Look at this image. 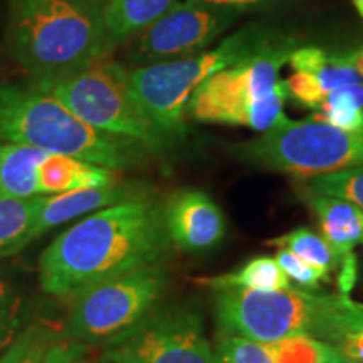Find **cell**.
<instances>
[{
	"mask_svg": "<svg viewBox=\"0 0 363 363\" xmlns=\"http://www.w3.org/2000/svg\"><path fill=\"white\" fill-rule=\"evenodd\" d=\"M163 203L136 199L86 216L39 257L44 293L72 301L91 286L165 262L172 249Z\"/></svg>",
	"mask_w": 363,
	"mask_h": 363,
	"instance_id": "obj_1",
	"label": "cell"
},
{
	"mask_svg": "<svg viewBox=\"0 0 363 363\" xmlns=\"http://www.w3.org/2000/svg\"><path fill=\"white\" fill-rule=\"evenodd\" d=\"M103 6L91 0H9L7 51L30 83H52L110 56Z\"/></svg>",
	"mask_w": 363,
	"mask_h": 363,
	"instance_id": "obj_2",
	"label": "cell"
},
{
	"mask_svg": "<svg viewBox=\"0 0 363 363\" xmlns=\"http://www.w3.org/2000/svg\"><path fill=\"white\" fill-rule=\"evenodd\" d=\"M214 316L220 335L259 342L306 337L338 345L363 328V303L343 293L289 286L279 291L219 289Z\"/></svg>",
	"mask_w": 363,
	"mask_h": 363,
	"instance_id": "obj_3",
	"label": "cell"
},
{
	"mask_svg": "<svg viewBox=\"0 0 363 363\" xmlns=\"http://www.w3.org/2000/svg\"><path fill=\"white\" fill-rule=\"evenodd\" d=\"M0 142L79 158L111 170L143 165L150 150L136 140L104 133L34 83L0 84Z\"/></svg>",
	"mask_w": 363,
	"mask_h": 363,
	"instance_id": "obj_4",
	"label": "cell"
},
{
	"mask_svg": "<svg viewBox=\"0 0 363 363\" xmlns=\"http://www.w3.org/2000/svg\"><path fill=\"white\" fill-rule=\"evenodd\" d=\"M299 43L286 34L256 56L216 72L194 91L185 115L201 123L246 126L259 133L284 123L289 120L284 113L288 88L279 69Z\"/></svg>",
	"mask_w": 363,
	"mask_h": 363,
	"instance_id": "obj_5",
	"label": "cell"
},
{
	"mask_svg": "<svg viewBox=\"0 0 363 363\" xmlns=\"http://www.w3.org/2000/svg\"><path fill=\"white\" fill-rule=\"evenodd\" d=\"M286 35L267 24H247L195 56L128 67L136 96L155 125L169 138L185 131V110L194 91L216 72L264 51Z\"/></svg>",
	"mask_w": 363,
	"mask_h": 363,
	"instance_id": "obj_6",
	"label": "cell"
},
{
	"mask_svg": "<svg viewBox=\"0 0 363 363\" xmlns=\"http://www.w3.org/2000/svg\"><path fill=\"white\" fill-rule=\"evenodd\" d=\"M34 84L99 131L136 140L152 153H160L169 143L136 96L128 67L120 62L103 61L67 78Z\"/></svg>",
	"mask_w": 363,
	"mask_h": 363,
	"instance_id": "obj_7",
	"label": "cell"
},
{
	"mask_svg": "<svg viewBox=\"0 0 363 363\" xmlns=\"http://www.w3.org/2000/svg\"><path fill=\"white\" fill-rule=\"evenodd\" d=\"M233 153L240 162L301 179L363 165V131H345L315 118L286 120Z\"/></svg>",
	"mask_w": 363,
	"mask_h": 363,
	"instance_id": "obj_8",
	"label": "cell"
},
{
	"mask_svg": "<svg viewBox=\"0 0 363 363\" xmlns=\"http://www.w3.org/2000/svg\"><path fill=\"white\" fill-rule=\"evenodd\" d=\"M170 284L163 264L130 271L91 286L71 303L62 337L84 347H106L138 325Z\"/></svg>",
	"mask_w": 363,
	"mask_h": 363,
	"instance_id": "obj_9",
	"label": "cell"
},
{
	"mask_svg": "<svg viewBox=\"0 0 363 363\" xmlns=\"http://www.w3.org/2000/svg\"><path fill=\"white\" fill-rule=\"evenodd\" d=\"M99 358L111 363H214L201 311L192 305H157Z\"/></svg>",
	"mask_w": 363,
	"mask_h": 363,
	"instance_id": "obj_10",
	"label": "cell"
},
{
	"mask_svg": "<svg viewBox=\"0 0 363 363\" xmlns=\"http://www.w3.org/2000/svg\"><path fill=\"white\" fill-rule=\"evenodd\" d=\"M246 13L249 11L242 7L179 0L148 29L123 45V56L135 67L195 56Z\"/></svg>",
	"mask_w": 363,
	"mask_h": 363,
	"instance_id": "obj_11",
	"label": "cell"
},
{
	"mask_svg": "<svg viewBox=\"0 0 363 363\" xmlns=\"http://www.w3.org/2000/svg\"><path fill=\"white\" fill-rule=\"evenodd\" d=\"M163 220L170 240L182 251H206L225 234L220 207L197 189L177 190L163 202Z\"/></svg>",
	"mask_w": 363,
	"mask_h": 363,
	"instance_id": "obj_12",
	"label": "cell"
},
{
	"mask_svg": "<svg viewBox=\"0 0 363 363\" xmlns=\"http://www.w3.org/2000/svg\"><path fill=\"white\" fill-rule=\"evenodd\" d=\"M305 201L315 212L321 235L340 257L337 272L340 293L350 294L357 283L355 247L362 242L363 208L326 195H305Z\"/></svg>",
	"mask_w": 363,
	"mask_h": 363,
	"instance_id": "obj_13",
	"label": "cell"
},
{
	"mask_svg": "<svg viewBox=\"0 0 363 363\" xmlns=\"http://www.w3.org/2000/svg\"><path fill=\"white\" fill-rule=\"evenodd\" d=\"M148 197V192L143 187H136L133 184L118 182L115 185L98 189L74 190V192L45 195L44 206L40 208L33 229V240L54 229V227L66 224L76 217L93 214L116 203L136 201V199Z\"/></svg>",
	"mask_w": 363,
	"mask_h": 363,
	"instance_id": "obj_14",
	"label": "cell"
},
{
	"mask_svg": "<svg viewBox=\"0 0 363 363\" xmlns=\"http://www.w3.org/2000/svg\"><path fill=\"white\" fill-rule=\"evenodd\" d=\"M288 65L293 71L310 74L325 96L331 91L363 83V48L343 54H328L315 45H299Z\"/></svg>",
	"mask_w": 363,
	"mask_h": 363,
	"instance_id": "obj_15",
	"label": "cell"
},
{
	"mask_svg": "<svg viewBox=\"0 0 363 363\" xmlns=\"http://www.w3.org/2000/svg\"><path fill=\"white\" fill-rule=\"evenodd\" d=\"M120 182L115 170L79 158L51 155L44 158L38 169V194L56 195L74 190L98 189Z\"/></svg>",
	"mask_w": 363,
	"mask_h": 363,
	"instance_id": "obj_16",
	"label": "cell"
},
{
	"mask_svg": "<svg viewBox=\"0 0 363 363\" xmlns=\"http://www.w3.org/2000/svg\"><path fill=\"white\" fill-rule=\"evenodd\" d=\"M177 2L179 0H108L103 21L110 51L123 48Z\"/></svg>",
	"mask_w": 363,
	"mask_h": 363,
	"instance_id": "obj_17",
	"label": "cell"
},
{
	"mask_svg": "<svg viewBox=\"0 0 363 363\" xmlns=\"http://www.w3.org/2000/svg\"><path fill=\"white\" fill-rule=\"evenodd\" d=\"M49 153L26 145L0 142V195L33 197L38 194V169Z\"/></svg>",
	"mask_w": 363,
	"mask_h": 363,
	"instance_id": "obj_18",
	"label": "cell"
},
{
	"mask_svg": "<svg viewBox=\"0 0 363 363\" xmlns=\"http://www.w3.org/2000/svg\"><path fill=\"white\" fill-rule=\"evenodd\" d=\"M44 201L45 195L26 199L0 195V259L16 256L33 242V229Z\"/></svg>",
	"mask_w": 363,
	"mask_h": 363,
	"instance_id": "obj_19",
	"label": "cell"
},
{
	"mask_svg": "<svg viewBox=\"0 0 363 363\" xmlns=\"http://www.w3.org/2000/svg\"><path fill=\"white\" fill-rule=\"evenodd\" d=\"M199 283L207 288L219 289H254V291H279L291 286L286 272L274 257H254L238 271L220 276L201 278Z\"/></svg>",
	"mask_w": 363,
	"mask_h": 363,
	"instance_id": "obj_20",
	"label": "cell"
},
{
	"mask_svg": "<svg viewBox=\"0 0 363 363\" xmlns=\"http://www.w3.org/2000/svg\"><path fill=\"white\" fill-rule=\"evenodd\" d=\"M266 244L278 249H288V251L296 254L308 264L323 272L328 281L331 279L333 272H338V254L331 249L323 235L313 233L311 229H306V227H298V229L289 230L288 234L267 240Z\"/></svg>",
	"mask_w": 363,
	"mask_h": 363,
	"instance_id": "obj_21",
	"label": "cell"
},
{
	"mask_svg": "<svg viewBox=\"0 0 363 363\" xmlns=\"http://www.w3.org/2000/svg\"><path fill=\"white\" fill-rule=\"evenodd\" d=\"M62 333L48 323H30L0 353V363H44Z\"/></svg>",
	"mask_w": 363,
	"mask_h": 363,
	"instance_id": "obj_22",
	"label": "cell"
},
{
	"mask_svg": "<svg viewBox=\"0 0 363 363\" xmlns=\"http://www.w3.org/2000/svg\"><path fill=\"white\" fill-rule=\"evenodd\" d=\"M298 187L305 195H326V197L343 199L363 208V165L303 179Z\"/></svg>",
	"mask_w": 363,
	"mask_h": 363,
	"instance_id": "obj_23",
	"label": "cell"
},
{
	"mask_svg": "<svg viewBox=\"0 0 363 363\" xmlns=\"http://www.w3.org/2000/svg\"><path fill=\"white\" fill-rule=\"evenodd\" d=\"M212 348L214 363H278L274 342L217 333Z\"/></svg>",
	"mask_w": 363,
	"mask_h": 363,
	"instance_id": "obj_24",
	"label": "cell"
},
{
	"mask_svg": "<svg viewBox=\"0 0 363 363\" xmlns=\"http://www.w3.org/2000/svg\"><path fill=\"white\" fill-rule=\"evenodd\" d=\"M26 299L17 284L0 267V353L26 328Z\"/></svg>",
	"mask_w": 363,
	"mask_h": 363,
	"instance_id": "obj_25",
	"label": "cell"
},
{
	"mask_svg": "<svg viewBox=\"0 0 363 363\" xmlns=\"http://www.w3.org/2000/svg\"><path fill=\"white\" fill-rule=\"evenodd\" d=\"M274 259L278 261V264L286 272L289 281L298 283L299 288L303 289L316 291V289H320L321 281H328L323 272L308 264L306 261H303L301 257H298L296 254L288 251V249H278Z\"/></svg>",
	"mask_w": 363,
	"mask_h": 363,
	"instance_id": "obj_26",
	"label": "cell"
},
{
	"mask_svg": "<svg viewBox=\"0 0 363 363\" xmlns=\"http://www.w3.org/2000/svg\"><path fill=\"white\" fill-rule=\"evenodd\" d=\"M44 363H88V347L62 337L52 345Z\"/></svg>",
	"mask_w": 363,
	"mask_h": 363,
	"instance_id": "obj_27",
	"label": "cell"
},
{
	"mask_svg": "<svg viewBox=\"0 0 363 363\" xmlns=\"http://www.w3.org/2000/svg\"><path fill=\"white\" fill-rule=\"evenodd\" d=\"M335 347L343 357L345 363H363V328L347 335Z\"/></svg>",
	"mask_w": 363,
	"mask_h": 363,
	"instance_id": "obj_28",
	"label": "cell"
},
{
	"mask_svg": "<svg viewBox=\"0 0 363 363\" xmlns=\"http://www.w3.org/2000/svg\"><path fill=\"white\" fill-rule=\"evenodd\" d=\"M321 101H331V103H343L348 106L360 108L363 110V83L355 86H347V88L331 91Z\"/></svg>",
	"mask_w": 363,
	"mask_h": 363,
	"instance_id": "obj_29",
	"label": "cell"
},
{
	"mask_svg": "<svg viewBox=\"0 0 363 363\" xmlns=\"http://www.w3.org/2000/svg\"><path fill=\"white\" fill-rule=\"evenodd\" d=\"M283 2H288V0H240V6L251 12V11H254V9L278 6V4H283Z\"/></svg>",
	"mask_w": 363,
	"mask_h": 363,
	"instance_id": "obj_30",
	"label": "cell"
},
{
	"mask_svg": "<svg viewBox=\"0 0 363 363\" xmlns=\"http://www.w3.org/2000/svg\"><path fill=\"white\" fill-rule=\"evenodd\" d=\"M194 2L211 4V6H220V7H242L240 6V0H194Z\"/></svg>",
	"mask_w": 363,
	"mask_h": 363,
	"instance_id": "obj_31",
	"label": "cell"
},
{
	"mask_svg": "<svg viewBox=\"0 0 363 363\" xmlns=\"http://www.w3.org/2000/svg\"><path fill=\"white\" fill-rule=\"evenodd\" d=\"M352 2H353V6H355V9H357L358 16H360L362 21H363V0H352Z\"/></svg>",
	"mask_w": 363,
	"mask_h": 363,
	"instance_id": "obj_32",
	"label": "cell"
},
{
	"mask_svg": "<svg viewBox=\"0 0 363 363\" xmlns=\"http://www.w3.org/2000/svg\"><path fill=\"white\" fill-rule=\"evenodd\" d=\"M88 363H111V362L103 360V358H96V360H88Z\"/></svg>",
	"mask_w": 363,
	"mask_h": 363,
	"instance_id": "obj_33",
	"label": "cell"
},
{
	"mask_svg": "<svg viewBox=\"0 0 363 363\" xmlns=\"http://www.w3.org/2000/svg\"><path fill=\"white\" fill-rule=\"evenodd\" d=\"M91 2H96V4H99V6H106V2H108V0H91Z\"/></svg>",
	"mask_w": 363,
	"mask_h": 363,
	"instance_id": "obj_34",
	"label": "cell"
},
{
	"mask_svg": "<svg viewBox=\"0 0 363 363\" xmlns=\"http://www.w3.org/2000/svg\"><path fill=\"white\" fill-rule=\"evenodd\" d=\"M362 244H363V234H362Z\"/></svg>",
	"mask_w": 363,
	"mask_h": 363,
	"instance_id": "obj_35",
	"label": "cell"
}]
</instances>
